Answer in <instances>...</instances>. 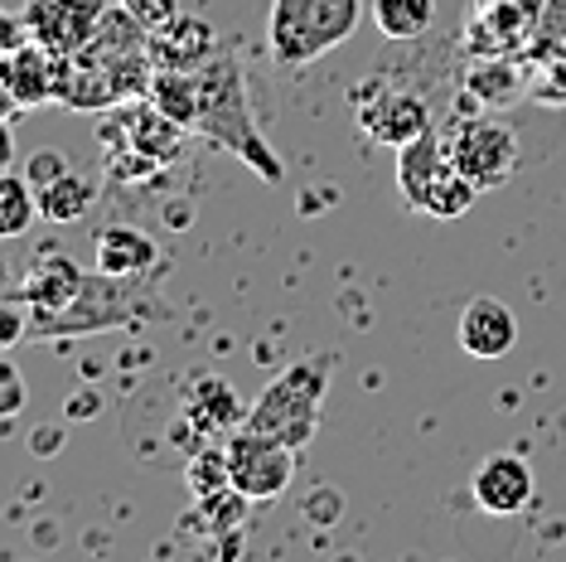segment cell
Listing matches in <instances>:
<instances>
[{"instance_id": "6da1fadb", "label": "cell", "mask_w": 566, "mask_h": 562, "mask_svg": "<svg viewBox=\"0 0 566 562\" xmlns=\"http://www.w3.org/2000/svg\"><path fill=\"white\" fill-rule=\"evenodd\" d=\"M150 30L126 6H112L102 30L69 59L63 107L73 112H112L150 93Z\"/></svg>"}, {"instance_id": "7a4b0ae2", "label": "cell", "mask_w": 566, "mask_h": 562, "mask_svg": "<svg viewBox=\"0 0 566 562\" xmlns=\"http://www.w3.org/2000/svg\"><path fill=\"white\" fill-rule=\"evenodd\" d=\"M195 73V132L209 136L213 146H223L228 156H238L256 180L276 185L281 175V156L266 146L262 126H256L252 97H248V73H242L238 54L218 49L209 63H199Z\"/></svg>"}, {"instance_id": "3957f363", "label": "cell", "mask_w": 566, "mask_h": 562, "mask_svg": "<svg viewBox=\"0 0 566 562\" xmlns=\"http://www.w3.org/2000/svg\"><path fill=\"white\" fill-rule=\"evenodd\" d=\"M334 364H339V354L334 350H319V354H305V360L286 364L252 398L242 427L286 441V446H295V451H305V446L315 441V431H319V407H325Z\"/></svg>"}, {"instance_id": "277c9868", "label": "cell", "mask_w": 566, "mask_h": 562, "mask_svg": "<svg viewBox=\"0 0 566 562\" xmlns=\"http://www.w3.org/2000/svg\"><path fill=\"white\" fill-rule=\"evenodd\" d=\"M364 0H272L266 10V49L281 69H311L354 40Z\"/></svg>"}, {"instance_id": "5b68a950", "label": "cell", "mask_w": 566, "mask_h": 562, "mask_svg": "<svg viewBox=\"0 0 566 562\" xmlns=\"http://www.w3.org/2000/svg\"><path fill=\"white\" fill-rule=\"evenodd\" d=\"M189 126L160 112L150 97H136L102 126V156H107V180H140L185 156Z\"/></svg>"}, {"instance_id": "8992f818", "label": "cell", "mask_w": 566, "mask_h": 562, "mask_svg": "<svg viewBox=\"0 0 566 562\" xmlns=\"http://www.w3.org/2000/svg\"><path fill=\"white\" fill-rule=\"evenodd\" d=\"M397 189H402L407 209L427 214V219H460L480 199V189L450 160L446 136L436 126L421 132L417 140H407V146H397Z\"/></svg>"}, {"instance_id": "52a82bcc", "label": "cell", "mask_w": 566, "mask_h": 562, "mask_svg": "<svg viewBox=\"0 0 566 562\" xmlns=\"http://www.w3.org/2000/svg\"><path fill=\"white\" fill-rule=\"evenodd\" d=\"M446 150L450 160L460 165V175L480 189H499L513 180V170H518V132L504 126L499 117H489V112H474V117H455L446 126Z\"/></svg>"}, {"instance_id": "ba28073f", "label": "cell", "mask_w": 566, "mask_h": 562, "mask_svg": "<svg viewBox=\"0 0 566 562\" xmlns=\"http://www.w3.org/2000/svg\"><path fill=\"white\" fill-rule=\"evenodd\" d=\"M223 451H228V480H233L252 504L281 500L295 480V461H301L295 446L276 441V437H262V431H252V427L228 431Z\"/></svg>"}, {"instance_id": "9c48e42d", "label": "cell", "mask_w": 566, "mask_h": 562, "mask_svg": "<svg viewBox=\"0 0 566 562\" xmlns=\"http://www.w3.org/2000/svg\"><path fill=\"white\" fill-rule=\"evenodd\" d=\"M354 122L364 136H373L378 146H392V150L436 126L431 102L421 93H411V87H397V83L354 87Z\"/></svg>"}, {"instance_id": "30bf717a", "label": "cell", "mask_w": 566, "mask_h": 562, "mask_svg": "<svg viewBox=\"0 0 566 562\" xmlns=\"http://www.w3.org/2000/svg\"><path fill=\"white\" fill-rule=\"evenodd\" d=\"M107 10H112V0H24L20 20L34 44L73 59L102 30Z\"/></svg>"}, {"instance_id": "8fae6325", "label": "cell", "mask_w": 566, "mask_h": 562, "mask_svg": "<svg viewBox=\"0 0 566 562\" xmlns=\"http://www.w3.org/2000/svg\"><path fill=\"white\" fill-rule=\"evenodd\" d=\"M470 495H474V504H480L484 514H494V519H513V514H523V509L537 500L533 466H527L523 456H513V451L489 456V461H484L480 470H474Z\"/></svg>"}, {"instance_id": "7c38bea8", "label": "cell", "mask_w": 566, "mask_h": 562, "mask_svg": "<svg viewBox=\"0 0 566 562\" xmlns=\"http://www.w3.org/2000/svg\"><path fill=\"white\" fill-rule=\"evenodd\" d=\"M0 73H6V83H10V93H15L20 107H44V102H63L69 59L30 40V44H20L15 54L0 59Z\"/></svg>"}, {"instance_id": "4fadbf2b", "label": "cell", "mask_w": 566, "mask_h": 562, "mask_svg": "<svg viewBox=\"0 0 566 562\" xmlns=\"http://www.w3.org/2000/svg\"><path fill=\"white\" fill-rule=\"evenodd\" d=\"M455 340L470 360H504L518 344V321L499 296H474L455 321Z\"/></svg>"}, {"instance_id": "5bb4252c", "label": "cell", "mask_w": 566, "mask_h": 562, "mask_svg": "<svg viewBox=\"0 0 566 562\" xmlns=\"http://www.w3.org/2000/svg\"><path fill=\"white\" fill-rule=\"evenodd\" d=\"M460 87H465V97L480 112H499V107H513L533 83H527L518 54H470Z\"/></svg>"}, {"instance_id": "9a60e30c", "label": "cell", "mask_w": 566, "mask_h": 562, "mask_svg": "<svg viewBox=\"0 0 566 562\" xmlns=\"http://www.w3.org/2000/svg\"><path fill=\"white\" fill-rule=\"evenodd\" d=\"M179 413H185V422L195 427L199 441H209V437H228V431H238L242 417H248V407L238 403V393H233V383L228 378L203 374L199 383H189Z\"/></svg>"}, {"instance_id": "2e32d148", "label": "cell", "mask_w": 566, "mask_h": 562, "mask_svg": "<svg viewBox=\"0 0 566 562\" xmlns=\"http://www.w3.org/2000/svg\"><path fill=\"white\" fill-rule=\"evenodd\" d=\"M83 287H87V272H78L73 258L44 252V258L30 267V277H24L20 296H24V305H30V315H59L83 296Z\"/></svg>"}, {"instance_id": "e0dca14e", "label": "cell", "mask_w": 566, "mask_h": 562, "mask_svg": "<svg viewBox=\"0 0 566 562\" xmlns=\"http://www.w3.org/2000/svg\"><path fill=\"white\" fill-rule=\"evenodd\" d=\"M93 252H97V272L102 277H122V281H140L150 267L160 262V242L150 233H140V228H132V223L97 228Z\"/></svg>"}, {"instance_id": "ac0fdd59", "label": "cell", "mask_w": 566, "mask_h": 562, "mask_svg": "<svg viewBox=\"0 0 566 562\" xmlns=\"http://www.w3.org/2000/svg\"><path fill=\"white\" fill-rule=\"evenodd\" d=\"M218 54V40L209 30V20H189V15H175L165 20L160 30H150V63L156 69H199Z\"/></svg>"}, {"instance_id": "d6986e66", "label": "cell", "mask_w": 566, "mask_h": 562, "mask_svg": "<svg viewBox=\"0 0 566 562\" xmlns=\"http://www.w3.org/2000/svg\"><path fill=\"white\" fill-rule=\"evenodd\" d=\"M248 509H252L248 495H242L238 485H223V490L199 495V500H195L189 529H199V533H209V539H223L228 543V533H238L242 523H248Z\"/></svg>"}, {"instance_id": "ffe728a7", "label": "cell", "mask_w": 566, "mask_h": 562, "mask_svg": "<svg viewBox=\"0 0 566 562\" xmlns=\"http://www.w3.org/2000/svg\"><path fill=\"white\" fill-rule=\"evenodd\" d=\"M40 195V219L49 223H78L87 209H93V199H97V185L87 180V175L78 170H63L59 180H49L44 189H34Z\"/></svg>"}, {"instance_id": "44dd1931", "label": "cell", "mask_w": 566, "mask_h": 562, "mask_svg": "<svg viewBox=\"0 0 566 562\" xmlns=\"http://www.w3.org/2000/svg\"><path fill=\"white\" fill-rule=\"evenodd\" d=\"M436 20V0H373V24L382 40H421Z\"/></svg>"}, {"instance_id": "7402d4cb", "label": "cell", "mask_w": 566, "mask_h": 562, "mask_svg": "<svg viewBox=\"0 0 566 562\" xmlns=\"http://www.w3.org/2000/svg\"><path fill=\"white\" fill-rule=\"evenodd\" d=\"M34 219H40V195L24 175L0 170V238H20L30 233Z\"/></svg>"}, {"instance_id": "603a6c76", "label": "cell", "mask_w": 566, "mask_h": 562, "mask_svg": "<svg viewBox=\"0 0 566 562\" xmlns=\"http://www.w3.org/2000/svg\"><path fill=\"white\" fill-rule=\"evenodd\" d=\"M185 480H189V490H195V500L199 495L223 490V485H233L228 480V451L223 446H199V451L189 456V466H185Z\"/></svg>"}, {"instance_id": "cb8c5ba5", "label": "cell", "mask_w": 566, "mask_h": 562, "mask_svg": "<svg viewBox=\"0 0 566 562\" xmlns=\"http://www.w3.org/2000/svg\"><path fill=\"white\" fill-rule=\"evenodd\" d=\"M24 403H30V383H24V374L10 360H0V422L20 417Z\"/></svg>"}, {"instance_id": "d4e9b609", "label": "cell", "mask_w": 566, "mask_h": 562, "mask_svg": "<svg viewBox=\"0 0 566 562\" xmlns=\"http://www.w3.org/2000/svg\"><path fill=\"white\" fill-rule=\"evenodd\" d=\"M30 335V305L20 301H0V350H15V344Z\"/></svg>"}, {"instance_id": "484cf974", "label": "cell", "mask_w": 566, "mask_h": 562, "mask_svg": "<svg viewBox=\"0 0 566 562\" xmlns=\"http://www.w3.org/2000/svg\"><path fill=\"white\" fill-rule=\"evenodd\" d=\"M63 170H73V165H69V156H63V150H34V156L24 160V180H30L34 189H44L49 180H59Z\"/></svg>"}, {"instance_id": "4316f807", "label": "cell", "mask_w": 566, "mask_h": 562, "mask_svg": "<svg viewBox=\"0 0 566 562\" xmlns=\"http://www.w3.org/2000/svg\"><path fill=\"white\" fill-rule=\"evenodd\" d=\"M126 10H132V15L146 24V30H160L165 20H175L179 10H175V0H122Z\"/></svg>"}, {"instance_id": "83f0119b", "label": "cell", "mask_w": 566, "mask_h": 562, "mask_svg": "<svg viewBox=\"0 0 566 562\" xmlns=\"http://www.w3.org/2000/svg\"><path fill=\"white\" fill-rule=\"evenodd\" d=\"M20 44H30V30H24V20H20V15H10V10L0 6V59L15 54Z\"/></svg>"}, {"instance_id": "f1b7e54d", "label": "cell", "mask_w": 566, "mask_h": 562, "mask_svg": "<svg viewBox=\"0 0 566 562\" xmlns=\"http://www.w3.org/2000/svg\"><path fill=\"white\" fill-rule=\"evenodd\" d=\"M15 165V136H10V122H0V170Z\"/></svg>"}, {"instance_id": "f546056e", "label": "cell", "mask_w": 566, "mask_h": 562, "mask_svg": "<svg viewBox=\"0 0 566 562\" xmlns=\"http://www.w3.org/2000/svg\"><path fill=\"white\" fill-rule=\"evenodd\" d=\"M15 112H24L20 102H15V93H10V83H6V73H0V122H10Z\"/></svg>"}]
</instances>
